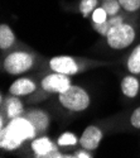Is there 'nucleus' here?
<instances>
[{"label":"nucleus","mask_w":140,"mask_h":158,"mask_svg":"<svg viewBox=\"0 0 140 158\" xmlns=\"http://www.w3.org/2000/svg\"><path fill=\"white\" fill-rule=\"evenodd\" d=\"M44 58L28 46L20 43L2 56V71L5 75L20 76L43 67Z\"/></svg>","instance_id":"f257e3e1"},{"label":"nucleus","mask_w":140,"mask_h":158,"mask_svg":"<svg viewBox=\"0 0 140 158\" xmlns=\"http://www.w3.org/2000/svg\"><path fill=\"white\" fill-rule=\"evenodd\" d=\"M111 64L112 62L110 61L61 55V56H54V57L46 60L43 64V70H49V71L65 73L68 76H74V75H78V73L90 71V70L107 67V66H111Z\"/></svg>","instance_id":"f03ea898"},{"label":"nucleus","mask_w":140,"mask_h":158,"mask_svg":"<svg viewBox=\"0 0 140 158\" xmlns=\"http://www.w3.org/2000/svg\"><path fill=\"white\" fill-rule=\"evenodd\" d=\"M57 101L59 106L70 113H83L91 106L90 93L80 85H71L66 91L58 94Z\"/></svg>","instance_id":"7ed1b4c3"},{"label":"nucleus","mask_w":140,"mask_h":158,"mask_svg":"<svg viewBox=\"0 0 140 158\" xmlns=\"http://www.w3.org/2000/svg\"><path fill=\"white\" fill-rule=\"evenodd\" d=\"M138 27L133 20H126L112 27L105 37L106 46L112 51H122L129 48L136 39Z\"/></svg>","instance_id":"20e7f679"},{"label":"nucleus","mask_w":140,"mask_h":158,"mask_svg":"<svg viewBox=\"0 0 140 158\" xmlns=\"http://www.w3.org/2000/svg\"><path fill=\"white\" fill-rule=\"evenodd\" d=\"M71 85H72L71 76L61 72L44 70L42 76H39V90L47 98L63 93Z\"/></svg>","instance_id":"39448f33"},{"label":"nucleus","mask_w":140,"mask_h":158,"mask_svg":"<svg viewBox=\"0 0 140 158\" xmlns=\"http://www.w3.org/2000/svg\"><path fill=\"white\" fill-rule=\"evenodd\" d=\"M30 151L33 152V156L38 158H73V154L62 153L57 143L46 134L38 135L30 140Z\"/></svg>","instance_id":"423d86ee"},{"label":"nucleus","mask_w":140,"mask_h":158,"mask_svg":"<svg viewBox=\"0 0 140 158\" xmlns=\"http://www.w3.org/2000/svg\"><path fill=\"white\" fill-rule=\"evenodd\" d=\"M5 128L8 129V131H9V133L13 137L17 138L22 143H25V142H28V140L30 142L32 139H34L35 137H38L34 125L24 115L23 116L14 118V119L9 120Z\"/></svg>","instance_id":"0eeeda50"},{"label":"nucleus","mask_w":140,"mask_h":158,"mask_svg":"<svg viewBox=\"0 0 140 158\" xmlns=\"http://www.w3.org/2000/svg\"><path fill=\"white\" fill-rule=\"evenodd\" d=\"M0 113L5 115L8 122L14 119V118L23 116L25 113L24 101L19 96L11 94L4 95L2 93V95H0Z\"/></svg>","instance_id":"6e6552de"},{"label":"nucleus","mask_w":140,"mask_h":158,"mask_svg":"<svg viewBox=\"0 0 140 158\" xmlns=\"http://www.w3.org/2000/svg\"><path fill=\"white\" fill-rule=\"evenodd\" d=\"M39 89V80L38 77L30 76H18L17 80L11 82L8 89V94L15 95L19 98H28Z\"/></svg>","instance_id":"1a4fd4ad"},{"label":"nucleus","mask_w":140,"mask_h":158,"mask_svg":"<svg viewBox=\"0 0 140 158\" xmlns=\"http://www.w3.org/2000/svg\"><path fill=\"white\" fill-rule=\"evenodd\" d=\"M102 138H104V129L100 125L97 124L87 125L82 131V134L80 135L78 147L95 152L100 147Z\"/></svg>","instance_id":"9d476101"},{"label":"nucleus","mask_w":140,"mask_h":158,"mask_svg":"<svg viewBox=\"0 0 140 158\" xmlns=\"http://www.w3.org/2000/svg\"><path fill=\"white\" fill-rule=\"evenodd\" d=\"M24 116L34 125L38 135H43L48 131L50 125V114L47 110L39 108H30L25 110Z\"/></svg>","instance_id":"9b49d317"},{"label":"nucleus","mask_w":140,"mask_h":158,"mask_svg":"<svg viewBox=\"0 0 140 158\" xmlns=\"http://www.w3.org/2000/svg\"><path fill=\"white\" fill-rule=\"evenodd\" d=\"M19 44L20 42L18 41V38L10 25L6 23L0 24V52H2V55L15 48Z\"/></svg>","instance_id":"f8f14e48"},{"label":"nucleus","mask_w":140,"mask_h":158,"mask_svg":"<svg viewBox=\"0 0 140 158\" xmlns=\"http://www.w3.org/2000/svg\"><path fill=\"white\" fill-rule=\"evenodd\" d=\"M121 93L128 99H135L140 94V77L138 75L128 73L121 78Z\"/></svg>","instance_id":"ddd939ff"},{"label":"nucleus","mask_w":140,"mask_h":158,"mask_svg":"<svg viewBox=\"0 0 140 158\" xmlns=\"http://www.w3.org/2000/svg\"><path fill=\"white\" fill-rule=\"evenodd\" d=\"M130 15L131 14H128V13L122 11V13H120V14H118V15L109 17L107 20L104 22L102 24H92V28H94V31L97 34H100L102 38H105L107 35L109 31L112 27H115V25H118V24H121V23H124L126 20H129L130 19Z\"/></svg>","instance_id":"4468645a"},{"label":"nucleus","mask_w":140,"mask_h":158,"mask_svg":"<svg viewBox=\"0 0 140 158\" xmlns=\"http://www.w3.org/2000/svg\"><path fill=\"white\" fill-rule=\"evenodd\" d=\"M23 144L24 143L19 142L17 138L13 137L5 127L0 129V148H2V151L14 152V151H18Z\"/></svg>","instance_id":"2eb2a0df"},{"label":"nucleus","mask_w":140,"mask_h":158,"mask_svg":"<svg viewBox=\"0 0 140 158\" xmlns=\"http://www.w3.org/2000/svg\"><path fill=\"white\" fill-rule=\"evenodd\" d=\"M125 69L129 73L140 76V43H138L126 57Z\"/></svg>","instance_id":"dca6fc26"},{"label":"nucleus","mask_w":140,"mask_h":158,"mask_svg":"<svg viewBox=\"0 0 140 158\" xmlns=\"http://www.w3.org/2000/svg\"><path fill=\"white\" fill-rule=\"evenodd\" d=\"M80 137H77L72 131H63L61 135H58L56 143L59 148L68 149V148H74L76 146H78Z\"/></svg>","instance_id":"f3484780"},{"label":"nucleus","mask_w":140,"mask_h":158,"mask_svg":"<svg viewBox=\"0 0 140 158\" xmlns=\"http://www.w3.org/2000/svg\"><path fill=\"white\" fill-rule=\"evenodd\" d=\"M101 5V0H80L77 4V11L83 18H90L92 11Z\"/></svg>","instance_id":"a211bd4d"},{"label":"nucleus","mask_w":140,"mask_h":158,"mask_svg":"<svg viewBox=\"0 0 140 158\" xmlns=\"http://www.w3.org/2000/svg\"><path fill=\"white\" fill-rule=\"evenodd\" d=\"M125 127L133 130H140V105L133 109L125 119Z\"/></svg>","instance_id":"6ab92c4d"},{"label":"nucleus","mask_w":140,"mask_h":158,"mask_svg":"<svg viewBox=\"0 0 140 158\" xmlns=\"http://www.w3.org/2000/svg\"><path fill=\"white\" fill-rule=\"evenodd\" d=\"M101 6L106 10L109 17L118 15L124 11L120 3H119V0H105V2H101Z\"/></svg>","instance_id":"aec40b11"},{"label":"nucleus","mask_w":140,"mask_h":158,"mask_svg":"<svg viewBox=\"0 0 140 158\" xmlns=\"http://www.w3.org/2000/svg\"><path fill=\"white\" fill-rule=\"evenodd\" d=\"M122 10L128 14H135L140 11V0H119Z\"/></svg>","instance_id":"412c9836"},{"label":"nucleus","mask_w":140,"mask_h":158,"mask_svg":"<svg viewBox=\"0 0 140 158\" xmlns=\"http://www.w3.org/2000/svg\"><path fill=\"white\" fill-rule=\"evenodd\" d=\"M109 18V14L106 13V10L102 8V6H97L90 17L91 19V24H102L104 22H106Z\"/></svg>","instance_id":"4be33fe9"},{"label":"nucleus","mask_w":140,"mask_h":158,"mask_svg":"<svg viewBox=\"0 0 140 158\" xmlns=\"http://www.w3.org/2000/svg\"><path fill=\"white\" fill-rule=\"evenodd\" d=\"M72 154H73V158H94L95 157L92 151H88V149H85L81 147L77 151H74Z\"/></svg>","instance_id":"5701e85b"},{"label":"nucleus","mask_w":140,"mask_h":158,"mask_svg":"<svg viewBox=\"0 0 140 158\" xmlns=\"http://www.w3.org/2000/svg\"><path fill=\"white\" fill-rule=\"evenodd\" d=\"M101 2H105V0H101Z\"/></svg>","instance_id":"b1692460"}]
</instances>
